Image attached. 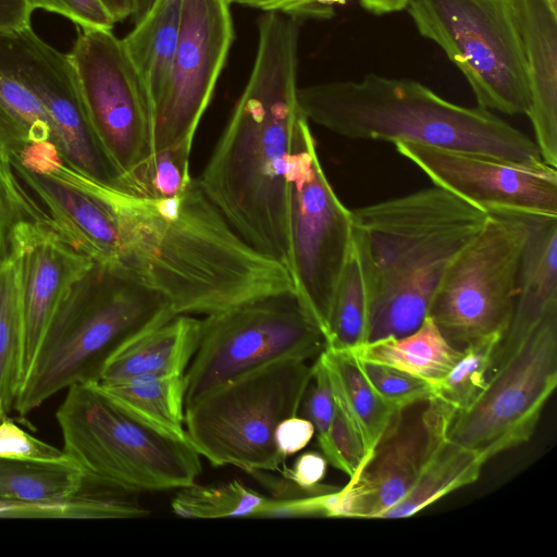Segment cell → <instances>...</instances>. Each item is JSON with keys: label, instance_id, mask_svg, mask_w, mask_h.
<instances>
[{"label": "cell", "instance_id": "cell-30", "mask_svg": "<svg viewBox=\"0 0 557 557\" xmlns=\"http://www.w3.org/2000/svg\"><path fill=\"white\" fill-rule=\"evenodd\" d=\"M117 488L104 493H84L70 497L33 502L0 500V518L35 519H128L150 511Z\"/></svg>", "mask_w": 557, "mask_h": 557}, {"label": "cell", "instance_id": "cell-1", "mask_svg": "<svg viewBox=\"0 0 557 557\" xmlns=\"http://www.w3.org/2000/svg\"><path fill=\"white\" fill-rule=\"evenodd\" d=\"M70 166L106 212L108 228L96 269L158 293L175 314L208 315L294 290L288 270L246 243L196 178L181 194L159 199Z\"/></svg>", "mask_w": 557, "mask_h": 557}, {"label": "cell", "instance_id": "cell-22", "mask_svg": "<svg viewBox=\"0 0 557 557\" xmlns=\"http://www.w3.org/2000/svg\"><path fill=\"white\" fill-rule=\"evenodd\" d=\"M377 281L368 243L356 226L329 312L326 349L347 351L368 342Z\"/></svg>", "mask_w": 557, "mask_h": 557}, {"label": "cell", "instance_id": "cell-38", "mask_svg": "<svg viewBox=\"0 0 557 557\" xmlns=\"http://www.w3.org/2000/svg\"><path fill=\"white\" fill-rule=\"evenodd\" d=\"M29 5L60 14L79 28L112 30L115 24L100 0H29Z\"/></svg>", "mask_w": 557, "mask_h": 557}, {"label": "cell", "instance_id": "cell-2", "mask_svg": "<svg viewBox=\"0 0 557 557\" xmlns=\"http://www.w3.org/2000/svg\"><path fill=\"white\" fill-rule=\"evenodd\" d=\"M299 18L265 12L248 82L198 185L252 248L288 268L287 173L297 103Z\"/></svg>", "mask_w": 557, "mask_h": 557}, {"label": "cell", "instance_id": "cell-24", "mask_svg": "<svg viewBox=\"0 0 557 557\" xmlns=\"http://www.w3.org/2000/svg\"><path fill=\"white\" fill-rule=\"evenodd\" d=\"M346 352L358 360L385 364L433 385L451 370L461 349L453 346L426 315L421 325L407 335L367 342Z\"/></svg>", "mask_w": 557, "mask_h": 557}, {"label": "cell", "instance_id": "cell-6", "mask_svg": "<svg viewBox=\"0 0 557 557\" xmlns=\"http://www.w3.org/2000/svg\"><path fill=\"white\" fill-rule=\"evenodd\" d=\"M66 391L55 413L62 450L86 481L133 494L196 483L202 466L189 438L141 422L97 383H77Z\"/></svg>", "mask_w": 557, "mask_h": 557}, {"label": "cell", "instance_id": "cell-43", "mask_svg": "<svg viewBox=\"0 0 557 557\" xmlns=\"http://www.w3.org/2000/svg\"><path fill=\"white\" fill-rule=\"evenodd\" d=\"M348 0H307L302 7L299 17H331L333 14V5L342 4Z\"/></svg>", "mask_w": 557, "mask_h": 557}, {"label": "cell", "instance_id": "cell-12", "mask_svg": "<svg viewBox=\"0 0 557 557\" xmlns=\"http://www.w3.org/2000/svg\"><path fill=\"white\" fill-rule=\"evenodd\" d=\"M557 385V308L498 361L480 395L450 422L447 437L485 462L530 440Z\"/></svg>", "mask_w": 557, "mask_h": 557}, {"label": "cell", "instance_id": "cell-8", "mask_svg": "<svg viewBox=\"0 0 557 557\" xmlns=\"http://www.w3.org/2000/svg\"><path fill=\"white\" fill-rule=\"evenodd\" d=\"M406 10L424 38L463 74L478 106L527 114V63L515 0H411Z\"/></svg>", "mask_w": 557, "mask_h": 557}, {"label": "cell", "instance_id": "cell-3", "mask_svg": "<svg viewBox=\"0 0 557 557\" xmlns=\"http://www.w3.org/2000/svg\"><path fill=\"white\" fill-rule=\"evenodd\" d=\"M297 103L308 122L351 139L543 161L534 140L491 110L453 103L410 78L367 74L298 87Z\"/></svg>", "mask_w": 557, "mask_h": 557}, {"label": "cell", "instance_id": "cell-19", "mask_svg": "<svg viewBox=\"0 0 557 557\" xmlns=\"http://www.w3.org/2000/svg\"><path fill=\"white\" fill-rule=\"evenodd\" d=\"M522 37L534 143L542 160L557 168V5L515 0Z\"/></svg>", "mask_w": 557, "mask_h": 557}, {"label": "cell", "instance_id": "cell-21", "mask_svg": "<svg viewBox=\"0 0 557 557\" xmlns=\"http://www.w3.org/2000/svg\"><path fill=\"white\" fill-rule=\"evenodd\" d=\"M202 319L175 314L144 332L106 363L98 384L185 374L200 342Z\"/></svg>", "mask_w": 557, "mask_h": 557}, {"label": "cell", "instance_id": "cell-33", "mask_svg": "<svg viewBox=\"0 0 557 557\" xmlns=\"http://www.w3.org/2000/svg\"><path fill=\"white\" fill-rule=\"evenodd\" d=\"M190 151L191 145L183 144L153 152L125 178L126 191L159 199L181 194L193 181Z\"/></svg>", "mask_w": 557, "mask_h": 557}, {"label": "cell", "instance_id": "cell-46", "mask_svg": "<svg viewBox=\"0 0 557 557\" xmlns=\"http://www.w3.org/2000/svg\"><path fill=\"white\" fill-rule=\"evenodd\" d=\"M156 1L157 0H134V11L132 15L134 24L143 18Z\"/></svg>", "mask_w": 557, "mask_h": 557}, {"label": "cell", "instance_id": "cell-16", "mask_svg": "<svg viewBox=\"0 0 557 557\" xmlns=\"http://www.w3.org/2000/svg\"><path fill=\"white\" fill-rule=\"evenodd\" d=\"M454 416L434 398L397 410L357 475L330 494L327 517L381 519L413 486Z\"/></svg>", "mask_w": 557, "mask_h": 557}, {"label": "cell", "instance_id": "cell-42", "mask_svg": "<svg viewBox=\"0 0 557 557\" xmlns=\"http://www.w3.org/2000/svg\"><path fill=\"white\" fill-rule=\"evenodd\" d=\"M230 3L260 9L265 12L275 11L297 17L307 0H227Z\"/></svg>", "mask_w": 557, "mask_h": 557}, {"label": "cell", "instance_id": "cell-25", "mask_svg": "<svg viewBox=\"0 0 557 557\" xmlns=\"http://www.w3.org/2000/svg\"><path fill=\"white\" fill-rule=\"evenodd\" d=\"M98 385L119 406L141 422L172 437L188 438L184 428L185 374L141 376Z\"/></svg>", "mask_w": 557, "mask_h": 557}, {"label": "cell", "instance_id": "cell-9", "mask_svg": "<svg viewBox=\"0 0 557 557\" xmlns=\"http://www.w3.org/2000/svg\"><path fill=\"white\" fill-rule=\"evenodd\" d=\"M288 272L294 290L322 329L350 248L352 210L338 198L321 165L308 120L294 127L287 173Z\"/></svg>", "mask_w": 557, "mask_h": 557}, {"label": "cell", "instance_id": "cell-39", "mask_svg": "<svg viewBox=\"0 0 557 557\" xmlns=\"http://www.w3.org/2000/svg\"><path fill=\"white\" fill-rule=\"evenodd\" d=\"M314 436L312 423L297 416L283 420L276 428L274 440L278 453L286 459L302 450Z\"/></svg>", "mask_w": 557, "mask_h": 557}, {"label": "cell", "instance_id": "cell-31", "mask_svg": "<svg viewBox=\"0 0 557 557\" xmlns=\"http://www.w3.org/2000/svg\"><path fill=\"white\" fill-rule=\"evenodd\" d=\"M270 497L234 480L221 484H191L182 487L171 502L172 510L184 518H257Z\"/></svg>", "mask_w": 557, "mask_h": 557}, {"label": "cell", "instance_id": "cell-34", "mask_svg": "<svg viewBox=\"0 0 557 557\" xmlns=\"http://www.w3.org/2000/svg\"><path fill=\"white\" fill-rule=\"evenodd\" d=\"M29 221L49 224L48 215L18 178L11 156L0 146V261L11 251L14 228Z\"/></svg>", "mask_w": 557, "mask_h": 557}, {"label": "cell", "instance_id": "cell-5", "mask_svg": "<svg viewBox=\"0 0 557 557\" xmlns=\"http://www.w3.org/2000/svg\"><path fill=\"white\" fill-rule=\"evenodd\" d=\"M174 315L158 293L96 269L49 327L13 409L27 414L74 384L98 383L117 350Z\"/></svg>", "mask_w": 557, "mask_h": 557}, {"label": "cell", "instance_id": "cell-26", "mask_svg": "<svg viewBox=\"0 0 557 557\" xmlns=\"http://www.w3.org/2000/svg\"><path fill=\"white\" fill-rule=\"evenodd\" d=\"M486 462L444 436L410 491L381 519L411 517L447 494L474 483Z\"/></svg>", "mask_w": 557, "mask_h": 557}, {"label": "cell", "instance_id": "cell-45", "mask_svg": "<svg viewBox=\"0 0 557 557\" xmlns=\"http://www.w3.org/2000/svg\"><path fill=\"white\" fill-rule=\"evenodd\" d=\"M106 7L114 22H122L132 17L134 0H100Z\"/></svg>", "mask_w": 557, "mask_h": 557}, {"label": "cell", "instance_id": "cell-27", "mask_svg": "<svg viewBox=\"0 0 557 557\" xmlns=\"http://www.w3.org/2000/svg\"><path fill=\"white\" fill-rule=\"evenodd\" d=\"M319 358L327 372L334 398L355 422L370 456L397 410L375 393L349 354L325 348Z\"/></svg>", "mask_w": 557, "mask_h": 557}, {"label": "cell", "instance_id": "cell-29", "mask_svg": "<svg viewBox=\"0 0 557 557\" xmlns=\"http://www.w3.org/2000/svg\"><path fill=\"white\" fill-rule=\"evenodd\" d=\"M86 479L70 459L38 461L0 458V500L33 502L73 496Z\"/></svg>", "mask_w": 557, "mask_h": 557}, {"label": "cell", "instance_id": "cell-28", "mask_svg": "<svg viewBox=\"0 0 557 557\" xmlns=\"http://www.w3.org/2000/svg\"><path fill=\"white\" fill-rule=\"evenodd\" d=\"M22 349L20 265L10 251L0 261V421L14 408L22 384Z\"/></svg>", "mask_w": 557, "mask_h": 557}, {"label": "cell", "instance_id": "cell-47", "mask_svg": "<svg viewBox=\"0 0 557 557\" xmlns=\"http://www.w3.org/2000/svg\"><path fill=\"white\" fill-rule=\"evenodd\" d=\"M553 4L557 5V0H549Z\"/></svg>", "mask_w": 557, "mask_h": 557}, {"label": "cell", "instance_id": "cell-10", "mask_svg": "<svg viewBox=\"0 0 557 557\" xmlns=\"http://www.w3.org/2000/svg\"><path fill=\"white\" fill-rule=\"evenodd\" d=\"M325 347L322 329L294 290L258 296L208 314L185 372V405L256 368L281 359L308 361Z\"/></svg>", "mask_w": 557, "mask_h": 557}, {"label": "cell", "instance_id": "cell-17", "mask_svg": "<svg viewBox=\"0 0 557 557\" xmlns=\"http://www.w3.org/2000/svg\"><path fill=\"white\" fill-rule=\"evenodd\" d=\"M0 58L45 106L60 157L82 172L125 190L123 177L101 154L89 133L69 54L27 27L0 36Z\"/></svg>", "mask_w": 557, "mask_h": 557}, {"label": "cell", "instance_id": "cell-44", "mask_svg": "<svg viewBox=\"0 0 557 557\" xmlns=\"http://www.w3.org/2000/svg\"><path fill=\"white\" fill-rule=\"evenodd\" d=\"M411 0H360L361 7L374 14L384 15L406 10Z\"/></svg>", "mask_w": 557, "mask_h": 557}, {"label": "cell", "instance_id": "cell-7", "mask_svg": "<svg viewBox=\"0 0 557 557\" xmlns=\"http://www.w3.org/2000/svg\"><path fill=\"white\" fill-rule=\"evenodd\" d=\"M311 377L307 361L281 359L208 391L185 405L190 443L214 467L280 470L275 430L299 413Z\"/></svg>", "mask_w": 557, "mask_h": 557}, {"label": "cell", "instance_id": "cell-15", "mask_svg": "<svg viewBox=\"0 0 557 557\" xmlns=\"http://www.w3.org/2000/svg\"><path fill=\"white\" fill-rule=\"evenodd\" d=\"M397 152L431 182L487 214L557 218V168L411 143Z\"/></svg>", "mask_w": 557, "mask_h": 557}, {"label": "cell", "instance_id": "cell-18", "mask_svg": "<svg viewBox=\"0 0 557 557\" xmlns=\"http://www.w3.org/2000/svg\"><path fill=\"white\" fill-rule=\"evenodd\" d=\"M11 251L20 265L23 383L52 322L90 278L96 265L44 222L18 224L12 234Z\"/></svg>", "mask_w": 557, "mask_h": 557}, {"label": "cell", "instance_id": "cell-36", "mask_svg": "<svg viewBox=\"0 0 557 557\" xmlns=\"http://www.w3.org/2000/svg\"><path fill=\"white\" fill-rule=\"evenodd\" d=\"M300 410L304 418L312 423L318 445L326 459L331 449L330 433L335 401L327 372L319 356L312 364V377L304 395Z\"/></svg>", "mask_w": 557, "mask_h": 557}, {"label": "cell", "instance_id": "cell-35", "mask_svg": "<svg viewBox=\"0 0 557 557\" xmlns=\"http://www.w3.org/2000/svg\"><path fill=\"white\" fill-rule=\"evenodd\" d=\"M351 358L375 393L394 410L432 397V385L426 381L385 364Z\"/></svg>", "mask_w": 557, "mask_h": 557}, {"label": "cell", "instance_id": "cell-11", "mask_svg": "<svg viewBox=\"0 0 557 557\" xmlns=\"http://www.w3.org/2000/svg\"><path fill=\"white\" fill-rule=\"evenodd\" d=\"M528 235V219L488 214L481 232L445 272L428 315L456 348L504 337Z\"/></svg>", "mask_w": 557, "mask_h": 557}, {"label": "cell", "instance_id": "cell-13", "mask_svg": "<svg viewBox=\"0 0 557 557\" xmlns=\"http://www.w3.org/2000/svg\"><path fill=\"white\" fill-rule=\"evenodd\" d=\"M67 54L92 140L125 185V178L152 154L146 90L122 39L112 30L77 27Z\"/></svg>", "mask_w": 557, "mask_h": 557}, {"label": "cell", "instance_id": "cell-37", "mask_svg": "<svg viewBox=\"0 0 557 557\" xmlns=\"http://www.w3.org/2000/svg\"><path fill=\"white\" fill-rule=\"evenodd\" d=\"M0 458L38 461L69 459L62 449L30 435L9 418L0 421Z\"/></svg>", "mask_w": 557, "mask_h": 557}, {"label": "cell", "instance_id": "cell-20", "mask_svg": "<svg viewBox=\"0 0 557 557\" xmlns=\"http://www.w3.org/2000/svg\"><path fill=\"white\" fill-rule=\"evenodd\" d=\"M529 221L513 311L495 364L511 354L557 308V218ZM494 364V366H495Z\"/></svg>", "mask_w": 557, "mask_h": 557}, {"label": "cell", "instance_id": "cell-41", "mask_svg": "<svg viewBox=\"0 0 557 557\" xmlns=\"http://www.w3.org/2000/svg\"><path fill=\"white\" fill-rule=\"evenodd\" d=\"M29 0H0V36L30 27Z\"/></svg>", "mask_w": 557, "mask_h": 557}, {"label": "cell", "instance_id": "cell-32", "mask_svg": "<svg viewBox=\"0 0 557 557\" xmlns=\"http://www.w3.org/2000/svg\"><path fill=\"white\" fill-rule=\"evenodd\" d=\"M502 339L491 336L465 346L451 370L432 385L431 398L448 406L455 414L466 409L483 391Z\"/></svg>", "mask_w": 557, "mask_h": 557}, {"label": "cell", "instance_id": "cell-4", "mask_svg": "<svg viewBox=\"0 0 557 557\" xmlns=\"http://www.w3.org/2000/svg\"><path fill=\"white\" fill-rule=\"evenodd\" d=\"M352 215L377 281L368 342L421 325L445 272L488 218L436 185L354 209Z\"/></svg>", "mask_w": 557, "mask_h": 557}, {"label": "cell", "instance_id": "cell-40", "mask_svg": "<svg viewBox=\"0 0 557 557\" xmlns=\"http://www.w3.org/2000/svg\"><path fill=\"white\" fill-rule=\"evenodd\" d=\"M326 469L327 460L322 454L306 451L297 457L292 468L284 467L282 475L305 490L314 491L323 485Z\"/></svg>", "mask_w": 557, "mask_h": 557}, {"label": "cell", "instance_id": "cell-23", "mask_svg": "<svg viewBox=\"0 0 557 557\" xmlns=\"http://www.w3.org/2000/svg\"><path fill=\"white\" fill-rule=\"evenodd\" d=\"M183 0H157L122 39L146 90L150 115L166 83L175 57Z\"/></svg>", "mask_w": 557, "mask_h": 557}, {"label": "cell", "instance_id": "cell-14", "mask_svg": "<svg viewBox=\"0 0 557 557\" xmlns=\"http://www.w3.org/2000/svg\"><path fill=\"white\" fill-rule=\"evenodd\" d=\"M234 35L227 0H183L175 57L151 109L152 153L183 144L193 146Z\"/></svg>", "mask_w": 557, "mask_h": 557}]
</instances>
